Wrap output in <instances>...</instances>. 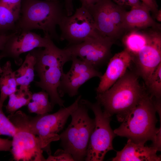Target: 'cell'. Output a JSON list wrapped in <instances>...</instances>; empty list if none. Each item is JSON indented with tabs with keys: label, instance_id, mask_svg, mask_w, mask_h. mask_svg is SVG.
I'll list each match as a JSON object with an SVG mask.
<instances>
[{
	"label": "cell",
	"instance_id": "1",
	"mask_svg": "<svg viewBox=\"0 0 161 161\" xmlns=\"http://www.w3.org/2000/svg\"><path fill=\"white\" fill-rule=\"evenodd\" d=\"M30 52L35 58V70L39 78L35 85L49 94L52 107L57 104L64 107V101L58 94V89L64 73L63 67L71 61L72 56L65 48L57 47L52 40L48 45Z\"/></svg>",
	"mask_w": 161,
	"mask_h": 161
},
{
	"label": "cell",
	"instance_id": "2",
	"mask_svg": "<svg viewBox=\"0 0 161 161\" xmlns=\"http://www.w3.org/2000/svg\"><path fill=\"white\" fill-rule=\"evenodd\" d=\"M136 72L126 71L110 88L97 93V102L103 108L106 115L116 114L122 122L147 93L140 84Z\"/></svg>",
	"mask_w": 161,
	"mask_h": 161
},
{
	"label": "cell",
	"instance_id": "3",
	"mask_svg": "<svg viewBox=\"0 0 161 161\" xmlns=\"http://www.w3.org/2000/svg\"><path fill=\"white\" fill-rule=\"evenodd\" d=\"M66 15L58 0H21L16 31L41 30L45 34H48L52 39L58 40L60 37L56 31V26Z\"/></svg>",
	"mask_w": 161,
	"mask_h": 161
},
{
	"label": "cell",
	"instance_id": "4",
	"mask_svg": "<svg viewBox=\"0 0 161 161\" xmlns=\"http://www.w3.org/2000/svg\"><path fill=\"white\" fill-rule=\"evenodd\" d=\"M156 112L154 100L147 92L114 132L136 143L145 144L149 140L153 143L161 132V127H156Z\"/></svg>",
	"mask_w": 161,
	"mask_h": 161
},
{
	"label": "cell",
	"instance_id": "5",
	"mask_svg": "<svg viewBox=\"0 0 161 161\" xmlns=\"http://www.w3.org/2000/svg\"><path fill=\"white\" fill-rule=\"evenodd\" d=\"M88 110L86 106L80 100L78 107L70 115V124L59 135L61 146L72 156L74 161L85 160L90 137L95 127V119L89 117Z\"/></svg>",
	"mask_w": 161,
	"mask_h": 161
},
{
	"label": "cell",
	"instance_id": "6",
	"mask_svg": "<svg viewBox=\"0 0 161 161\" xmlns=\"http://www.w3.org/2000/svg\"><path fill=\"white\" fill-rule=\"evenodd\" d=\"M81 97V95H79L71 105L61 107L53 114L38 115L32 117L19 110L16 112V114L28 129L38 137L43 149H46L49 155L50 143L60 140L58 133L63 129L68 118L78 107Z\"/></svg>",
	"mask_w": 161,
	"mask_h": 161
},
{
	"label": "cell",
	"instance_id": "7",
	"mask_svg": "<svg viewBox=\"0 0 161 161\" xmlns=\"http://www.w3.org/2000/svg\"><path fill=\"white\" fill-rule=\"evenodd\" d=\"M80 101L91 109L95 116V126L90 137L85 160L103 161L107 153L114 150L112 141L116 135L110 126L111 117L105 114L97 102L93 103L81 99Z\"/></svg>",
	"mask_w": 161,
	"mask_h": 161
},
{
	"label": "cell",
	"instance_id": "8",
	"mask_svg": "<svg viewBox=\"0 0 161 161\" xmlns=\"http://www.w3.org/2000/svg\"><path fill=\"white\" fill-rule=\"evenodd\" d=\"M95 27L103 36L114 40L125 32L123 19L125 10L111 0H101L87 9Z\"/></svg>",
	"mask_w": 161,
	"mask_h": 161
},
{
	"label": "cell",
	"instance_id": "9",
	"mask_svg": "<svg viewBox=\"0 0 161 161\" xmlns=\"http://www.w3.org/2000/svg\"><path fill=\"white\" fill-rule=\"evenodd\" d=\"M8 117L17 129L12 137L10 151L14 159L17 161H46L38 137L14 114L9 115Z\"/></svg>",
	"mask_w": 161,
	"mask_h": 161
},
{
	"label": "cell",
	"instance_id": "10",
	"mask_svg": "<svg viewBox=\"0 0 161 161\" xmlns=\"http://www.w3.org/2000/svg\"><path fill=\"white\" fill-rule=\"evenodd\" d=\"M58 25L61 31L60 39L67 41L68 45L79 44L100 34L89 11L82 6L71 16H64Z\"/></svg>",
	"mask_w": 161,
	"mask_h": 161
},
{
	"label": "cell",
	"instance_id": "11",
	"mask_svg": "<svg viewBox=\"0 0 161 161\" xmlns=\"http://www.w3.org/2000/svg\"><path fill=\"white\" fill-rule=\"evenodd\" d=\"M114 40L99 34L79 44L65 47L72 57H78L96 69L109 61Z\"/></svg>",
	"mask_w": 161,
	"mask_h": 161
},
{
	"label": "cell",
	"instance_id": "12",
	"mask_svg": "<svg viewBox=\"0 0 161 161\" xmlns=\"http://www.w3.org/2000/svg\"><path fill=\"white\" fill-rule=\"evenodd\" d=\"M160 30L152 28L146 32V44L133 58L136 72L143 78L145 85L155 69L161 63Z\"/></svg>",
	"mask_w": 161,
	"mask_h": 161
},
{
	"label": "cell",
	"instance_id": "13",
	"mask_svg": "<svg viewBox=\"0 0 161 161\" xmlns=\"http://www.w3.org/2000/svg\"><path fill=\"white\" fill-rule=\"evenodd\" d=\"M52 40L48 34L44 37L30 31H16L7 41L0 54V59L4 57L13 58L20 65L22 63V54L38 48H44Z\"/></svg>",
	"mask_w": 161,
	"mask_h": 161
},
{
	"label": "cell",
	"instance_id": "14",
	"mask_svg": "<svg viewBox=\"0 0 161 161\" xmlns=\"http://www.w3.org/2000/svg\"><path fill=\"white\" fill-rule=\"evenodd\" d=\"M133 59L131 55L125 49L111 58L105 72L100 78L99 83L95 89L97 93L103 92L110 88L126 72Z\"/></svg>",
	"mask_w": 161,
	"mask_h": 161
},
{
	"label": "cell",
	"instance_id": "15",
	"mask_svg": "<svg viewBox=\"0 0 161 161\" xmlns=\"http://www.w3.org/2000/svg\"><path fill=\"white\" fill-rule=\"evenodd\" d=\"M151 10L145 4L131 7V10L126 11L123 19L125 32L139 30L149 27L160 30V24L153 19L150 15Z\"/></svg>",
	"mask_w": 161,
	"mask_h": 161
},
{
	"label": "cell",
	"instance_id": "16",
	"mask_svg": "<svg viewBox=\"0 0 161 161\" xmlns=\"http://www.w3.org/2000/svg\"><path fill=\"white\" fill-rule=\"evenodd\" d=\"M143 143H136L128 139L127 143L120 151H117L112 161H160V156L155 148L145 146Z\"/></svg>",
	"mask_w": 161,
	"mask_h": 161
},
{
	"label": "cell",
	"instance_id": "17",
	"mask_svg": "<svg viewBox=\"0 0 161 161\" xmlns=\"http://www.w3.org/2000/svg\"><path fill=\"white\" fill-rule=\"evenodd\" d=\"M102 75L96 69L82 75H71L64 72L58 89L59 95L61 97L65 94L74 97L78 94L79 88L85 82L94 77L100 78Z\"/></svg>",
	"mask_w": 161,
	"mask_h": 161
},
{
	"label": "cell",
	"instance_id": "18",
	"mask_svg": "<svg viewBox=\"0 0 161 161\" xmlns=\"http://www.w3.org/2000/svg\"><path fill=\"white\" fill-rule=\"evenodd\" d=\"M2 69L0 77V103L3 106L8 97L17 90L18 86L10 61H7Z\"/></svg>",
	"mask_w": 161,
	"mask_h": 161
},
{
	"label": "cell",
	"instance_id": "19",
	"mask_svg": "<svg viewBox=\"0 0 161 161\" xmlns=\"http://www.w3.org/2000/svg\"><path fill=\"white\" fill-rule=\"evenodd\" d=\"M35 58L29 52L20 67L14 71L17 86L30 87V84L34 80L35 76Z\"/></svg>",
	"mask_w": 161,
	"mask_h": 161
},
{
	"label": "cell",
	"instance_id": "20",
	"mask_svg": "<svg viewBox=\"0 0 161 161\" xmlns=\"http://www.w3.org/2000/svg\"><path fill=\"white\" fill-rule=\"evenodd\" d=\"M29 88L20 86L18 89L9 96V101L5 107L7 113L13 114L22 107L27 105L31 100L32 94Z\"/></svg>",
	"mask_w": 161,
	"mask_h": 161
},
{
	"label": "cell",
	"instance_id": "21",
	"mask_svg": "<svg viewBox=\"0 0 161 161\" xmlns=\"http://www.w3.org/2000/svg\"><path fill=\"white\" fill-rule=\"evenodd\" d=\"M128 32L123 38V43L124 49L131 54L133 58L146 44V32L139 30H132Z\"/></svg>",
	"mask_w": 161,
	"mask_h": 161
},
{
	"label": "cell",
	"instance_id": "22",
	"mask_svg": "<svg viewBox=\"0 0 161 161\" xmlns=\"http://www.w3.org/2000/svg\"><path fill=\"white\" fill-rule=\"evenodd\" d=\"M49 95L46 91H41L32 94L31 100L27 104L29 111L38 115L48 113L53 108L49 100Z\"/></svg>",
	"mask_w": 161,
	"mask_h": 161
},
{
	"label": "cell",
	"instance_id": "23",
	"mask_svg": "<svg viewBox=\"0 0 161 161\" xmlns=\"http://www.w3.org/2000/svg\"><path fill=\"white\" fill-rule=\"evenodd\" d=\"M19 16L7 7L0 4V34L13 30L16 31V25Z\"/></svg>",
	"mask_w": 161,
	"mask_h": 161
},
{
	"label": "cell",
	"instance_id": "24",
	"mask_svg": "<svg viewBox=\"0 0 161 161\" xmlns=\"http://www.w3.org/2000/svg\"><path fill=\"white\" fill-rule=\"evenodd\" d=\"M145 85L148 93L152 97L161 99V63L155 69Z\"/></svg>",
	"mask_w": 161,
	"mask_h": 161
},
{
	"label": "cell",
	"instance_id": "25",
	"mask_svg": "<svg viewBox=\"0 0 161 161\" xmlns=\"http://www.w3.org/2000/svg\"><path fill=\"white\" fill-rule=\"evenodd\" d=\"M71 61V67L67 72L69 74L82 75L96 69L87 62L77 57L72 56Z\"/></svg>",
	"mask_w": 161,
	"mask_h": 161
},
{
	"label": "cell",
	"instance_id": "26",
	"mask_svg": "<svg viewBox=\"0 0 161 161\" xmlns=\"http://www.w3.org/2000/svg\"><path fill=\"white\" fill-rule=\"evenodd\" d=\"M17 129L3 112L2 107L0 108V135H5L13 137Z\"/></svg>",
	"mask_w": 161,
	"mask_h": 161
},
{
	"label": "cell",
	"instance_id": "27",
	"mask_svg": "<svg viewBox=\"0 0 161 161\" xmlns=\"http://www.w3.org/2000/svg\"><path fill=\"white\" fill-rule=\"evenodd\" d=\"M46 161H74L72 156L66 152L64 150L59 149L56 151L54 156L49 155Z\"/></svg>",
	"mask_w": 161,
	"mask_h": 161
},
{
	"label": "cell",
	"instance_id": "28",
	"mask_svg": "<svg viewBox=\"0 0 161 161\" xmlns=\"http://www.w3.org/2000/svg\"><path fill=\"white\" fill-rule=\"evenodd\" d=\"M21 0H0V4L11 10L14 13L20 16Z\"/></svg>",
	"mask_w": 161,
	"mask_h": 161
},
{
	"label": "cell",
	"instance_id": "29",
	"mask_svg": "<svg viewBox=\"0 0 161 161\" xmlns=\"http://www.w3.org/2000/svg\"><path fill=\"white\" fill-rule=\"evenodd\" d=\"M117 4L123 7L128 6L131 7L141 4L142 3L139 0H111Z\"/></svg>",
	"mask_w": 161,
	"mask_h": 161
},
{
	"label": "cell",
	"instance_id": "30",
	"mask_svg": "<svg viewBox=\"0 0 161 161\" xmlns=\"http://www.w3.org/2000/svg\"><path fill=\"white\" fill-rule=\"evenodd\" d=\"M12 140L0 137V151H10Z\"/></svg>",
	"mask_w": 161,
	"mask_h": 161
},
{
	"label": "cell",
	"instance_id": "31",
	"mask_svg": "<svg viewBox=\"0 0 161 161\" xmlns=\"http://www.w3.org/2000/svg\"><path fill=\"white\" fill-rule=\"evenodd\" d=\"M145 4L150 9L151 11L154 15L158 10V6L155 0H139Z\"/></svg>",
	"mask_w": 161,
	"mask_h": 161
},
{
	"label": "cell",
	"instance_id": "32",
	"mask_svg": "<svg viewBox=\"0 0 161 161\" xmlns=\"http://www.w3.org/2000/svg\"><path fill=\"white\" fill-rule=\"evenodd\" d=\"M65 8L66 15L70 16L73 14L74 11L73 0H64Z\"/></svg>",
	"mask_w": 161,
	"mask_h": 161
},
{
	"label": "cell",
	"instance_id": "33",
	"mask_svg": "<svg viewBox=\"0 0 161 161\" xmlns=\"http://www.w3.org/2000/svg\"><path fill=\"white\" fill-rule=\"evenodd\" d=\"M14 32L9 34H0V51H1L3 49L6 42L12 36Z\"/></svg>",
	"mask_w": 161,
	"mask_h": 161
},
{
	"label": "cell",
	"instance_id": "34",
	"mask_svg": "<svg viewBox=\"0 0 161 161\" xmlns=\"http://www.w3.org/2000/svg\"><path fill=\"white\" fill-rule=\"evenodd\" d=\"M81 3V6L87 9L95 4L101 0H79Z\"/></svg>",
	"mask_w": 161,
	"mask_h": 161
},
{
	"label": "cell",
	"instance_id": "35",
	"mask_svg": "<svg viewBox=\"0 0 161 161\" xmlns=\"http://www.w3.org/2000/svg\"><path fill=\"white\" fill-rule=\"evenodd\" d=\"M155 18L157 21L159 22L161 21V10H158L157 12L154 15Z\"/></svg>",
	"mask_w": 161,
	"mask_h": 161
},
{
	"label": "cell",
	"instance_id": "36",
	"mask_svg": "<svg viewBox=\"0 0 161 161\" xmlns=\"http://www.w3.org/2000/svg\"><path fill=\"white\" fill-rule=\"evenodd\" d=\"M2 72V68L0 66V75L1 74Z\"/></svg>",
	"mask_w": 161,
	"mask_h": 161
},
{
	"label": "cell",
	"instance_id": "37",
	"mask_svg": "<svg viewBox=\"0 0 161 161\" xmlns=\"http://www.w3.org/2000/svg\"><path fill=\"white\" fill-rule=\"evenodd\" d=\"M46 1H57L58 0H46Z\"/></svg>",
	"mask_w": 161,
	"mask_h": 161
},
{
	"label": "cell",
	"instance_id": "38",
	"mask_svg": "<svg viewBox=\"0 0 161 161\" xmlns=\"http://www.w3.org/2000/svg\"><path fill=\"white\" fill-rule=\"evenodd\" d=\"M3 106L0 103V108H2Z\"/></svg>",
	"mask_w": 161,
	"mask_h": 161
}]
</instances>
